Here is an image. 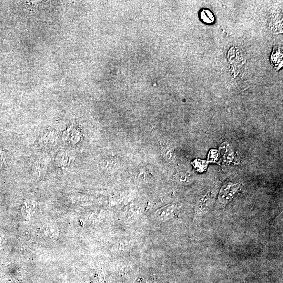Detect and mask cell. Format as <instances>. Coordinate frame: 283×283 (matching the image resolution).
Listing matches in <instances>:
<instances>
[{
	"label": "cell",
	"instance_id": "obj_1",
	"mask_svg": "<svg viewBox=\"0 0 283 283\" xmlns=\"http://www.w3.org/2000/svg\"><path fill=\"white\" fill-rule=\"evenodd\" d=\"M240 188L239 183H229L222 187L218 195V199L222 204H227L234 198Z\"/></svg>",
	"mask_w": 283,
	"mask_h": 283
},
{
	"label": "cell",
	"instance_id": "obj_2",
	"mask_svg": "<svg viewBox=\"0 0 283 283\" xmlns=\"http://www.w3.org/2000/svg\"><path fill=\"white\" fill-rule=\"evenodd\" d=\"M215 201V194L213 191L209 192L201 197L198 201L196 207V214L203 216L210 210Z\"/></svg>",
	"mask_w": 283,
	"mask_h": 283
},
{
	"label": "cell",
	"instance_id": "obj_3",
	"mask_svg": "<svg viewBox=\"0 0 283 283\" xmlns=\"http://www.w3.org/2000/svg\"><path fill=\"white\" fill-rule=\"evenodd\" d=\"M79 133L76 128H70L63 134V139L66 142L75 144L77 142Z\"/></svg>",
	"mask_w": 283,
	"mask_h": 283
},
{
	"label": "cell",
	"instance_id": "obj_4",
	"mask_svg": "<svg viewBox=\"0 0 283 283\" xmlns=\"http://www.w3.org/2000/svg\"><path fill=\"white\" fill-rule=\"evenodd\" d=\"M277 48L276 50L274 49L272 54L271 62L276 68L279 69L281 67V64L282 65V53L280 49Z\"/></svg>",
	"mask_w": 283,
	"mask_h": 283
},
{
	"label": "cell",
	"instance_id": "obj_5",
	"mask_svg": "<svg viewBox=\"0 0 283 283\" xmlns=\"http://www.w3.org/2000/svg\"><path fill=\"white\" fill-rule=\"evenodd\" d=\"M200 15L202 21L206 24H212L215 22L214 14L208 9L202 10Z\"/></svg>",
	"mask_w": 283,
	"mask_h": 283
},
{
	"label": "cell",
	"instance_id": "obj_6",
	"mask_svg": "<svg viewBox=\"0 0 283 283\" xmlns=\"http://www.w3.org/2000/svg\"><path fill=\"white\" fill-rule=\"evenodd\" d=\"M56 158V163L62 167H66L70 163V156L66 152L59 154Z\"/></svg>",
	"mask_w": 283,
	"mask_h": 283
},
{
	"label": "cell",
	"instance_id": "obj_7",
	"mask_svg": "<svg viewBox=\"0 0 283 283\" xmlns=\"http://www.w3.org/2000/svg\"><path fill=\"white\" fill-rule=\"evenodd\" d=\"M36 207V203L35 201L32 200H28L24 203L23 206V210L25 211L24 214L27 213L26 216L28 215H31L33 212L35 210Z\"/></svg>",
	"mask_w": 283,
	"mask_h": 283
},
{
	"label": "cell",
	"instance_id": "obj_8",
	"mask_svg": "<svg viewBox=\"0 0 283 283\" xmlns=\"http://www.w3.org/2000/svg\"><path fill=\"white\" fill-rule=\"evenodd\" d=\"M190 177L185 174H179L177 176V179L180 183H188L190 180Z\"/></svg>",
	"mask_w": 283,
	"mask_h": 283
},
{
	"label": "cell",
	"instance_id": "obj_9",
	"mask_svg": "<svg viewBox=\"0 0 283 283\" xmlns=\"http://www.w3.org/2000/svg\"><path fill=\"white\" fill-rule=\"evenodd\" d=\"M4 158L3 157V154L2 151H0V164L3 165L4 161Z\"/></svg>",
	"mask_w": 283,
	"mask_h": 283
}]
</instances>
